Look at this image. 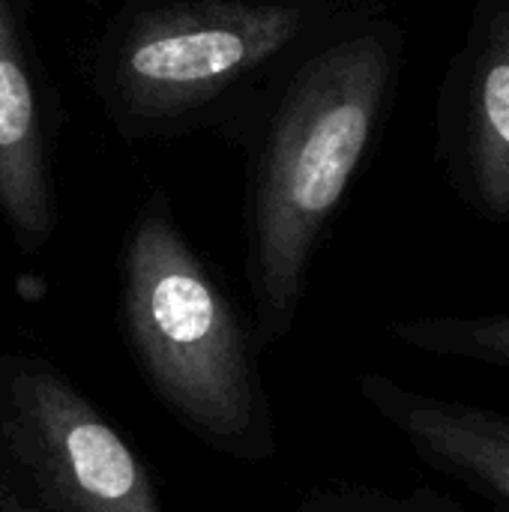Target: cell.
Segmentation results:
<instances>
[{"label": "cell", "instance_id": "cell-1", "mask_svg": "<svg viewBox=\"0 0 509 512\" xmlns=\"http://www.w3.org/2000/svg\"><path fill=\"white\" fill-rule=\"evenodd\" d=\"M327 18L330 0H123L87 78L126 144L198 129L249 144Z\"/></svg>", "mask_w": 509, "mask_h": 512}, {"label": "cell", "instance_id": "cell-2", "mask_svg": "<svg viewBox=\"0 0 509 512\" xmlns=\"http://www.w3.org/2000/svg\"><path fill=\"white\" fill-rule=\"evenodd\" d=\"M393 78L384 30L318 42L285 78L252 147L246 273L255 351L294 327L318 243L378 126Z\"/></svg>", "mask_w": 509, "mask_h": 512}, {"label": "cell", "instance_id": "cell-3", "mask_svg": "<svg viewBox=\"0 0 509 512\" xmlns=\"http://www.w3.org/2000/svg\"><path fill=\"white\" fill-rule=\"evenodd\" d=\"M120 315L147 384L189 432L243 462L273 456L252 327L183 234L162 189L144 198L126 231Z\"/></svg>", "mask_w": 509, "mask_h": 512}, {"label": "cell", "instance_id": "cell-4", "mask_svg": "<svg viewBox=\"0 0 509 512\" xmlns=\"http://www.w3.org/2000/svg\"><path fill=\"white\" fill-rule=\"evenodd\" d=\"M0 432L72 512H162L147 465L39 357H0Z\"/></svg>", "mask_w": 509, "mask_h": 512}, {"label": "cell", "instance_id": "cell-5", "mask_svg": "<svg viewBox=\"0 0 509 512\" xmlns=\"http://www.w3.org/2000/svg\"><path fill=\"white\" fill-rule=\"evenodd\" d=\"M357 387L408 453L471 510L509 512L507 411L423 393L375 372L363 375Z\"/></svg>", "mask_w": 509, "mask_h": 512}, {"label": "cell", "instance_id": "cell-6", "mask_svg": "<svg viewBox=\"0 0 509 512\" xmlns=\"http://www.w3.org/2000/svg\"><path fill=\"white\" fill-rule=\"evenodd\" d=\"M51 105L24 0H0V219L24 255L57 231Z\"/></svg>", "mask_w": 509, "mask_h": 512}, {"label": "cell", "instance_id": "cell-7", "mask_svg": "<svg viewBox=\"0 0 509 512\" xmlns=\"http://www.w3.org/2000/svg\"><path fill=\"white\" fill-rule=\"evenodd\" d=\"M474 105V180L489 213L509 219V9L486 27Z\"/></svg>", "mask_w": 509, "mask_h": 512}, {"label": "cell", "instance_id": "cell-8", "mask_svg": "<svg viewBox=\"0 0 509 512\" xmlns=\"http://www.w3.org/2000/svg\"><path fill=\"white\" fill-rule=\"evenodd\" d=\"M396 339L414 351L483 363L509 372V315L477 318H414L393 327Z\"/></svg>", "mask_w": 509, "mask_h": 512}, {"label": "cell", "instance_id": "cell-9", "mask_svg": "<svg viewBox=\"0 0 509 512\" xmlns=\"http://www.w3.org/2000/svg\"><path fill=\"white\" fill-rule=\"evenodd\" d=\"M297 512H477L459 495L441 489H414L393 495L381 489H327L303 501Z\"/></svg>", "mask_w": 509, "mask_h": 512}, {"label": "cell", "instance_id": "cell-10", "mask_svg": "<svg viewBox=\"0 0 509 512\" xmlns=\"http://www.w3.org/2000/svg\"><path fill=\"white\" fill-rule=\"evenodd\" d=\"M0 512H72L3 432H0Z\"/></svg>", "mask_w": 509, "mask_h": 512}]
</instances>
